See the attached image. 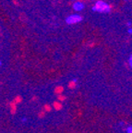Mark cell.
Listing matches in <instances>:
<instances>
[{"label": "cell", "instance_id": "obj_3", "mask_svg": "<svg viewBox=\"0 0 132 133\" xmlns=\"http://www.w3.org/2000/svg\"><path fill=\"white\" fill-rule=\"evenodd\" d=\"M84 4H83L82 2H80V1H78V2H75L74 4H73V8H74V10L76 11H81L84 8Z\"/></svg>", "mask_w": 132, "mask_h": 133}, {"label": "cell", "instance_id": "obj_9", "mask_svg": "<svg viewBox=\"0 0 132 133\" xmlns=\"http://www.w3.org/2000/svg\"><path fill=\"white\" fill-rule=\"evenodd\" d=\"M71 1H76V0H71Z\"/></svg>", "mask_w": 132, "mask_h": 133}, {"label": "cell", "instance_id": "obj_5", "mask_svg": "<svg viewBox=\"0 0 132 133\" xmlns=\"http://www.w3.org/2000/svg\"><path fill=\"white\" fill-rule=\"evenodd\" d=\"M128 65H129V66H132V56H129V57H128Z\"/></svg>", "mask_w": 132, "mask_h": 133}, {"label": "cell", "instance_id": "obj_10", "mask_svg": "<svg viewBox=\"0 0 132 133\" xmlns=\"http://www.w3.org/2000/svg\"><path fill=\"white\" fill-rule=\"evenodd\" d=\"M124 1H128V0H124Z\"/></svg>", "mask_w": 132, "mask_h": 133}, {"label": "cell", "instance_id": "obj_4", "mask_svg": "<svg viewBox=\"0 0 132 133\" xmlns=\"http://www.w3.org/2000/svg\"><path fill=\"white\" fill-rule=\"evenodd\" d=\"M127 133H132V127L131 126H129L128 128H127Z\"/></svg>", "mask_w": 132, "mask_h": 133}, {"label": "cell", "instance_id": "obj_2", "mask_svg": "<svg viewBox=\"0 0 132 133\" xmlns=\"http://www.w3.org/2000/svg\"><path fill=\"white\" fill-rule=\"evenodd\" d=\"M82 21V17L78 14H73L70 15L66 19V22L68 24H75V23H78Z\"/></svg>", "mask_w": 132, "mask_h": 133}, {"label": "cell", "instance_id": "obj_8", "mask_svg": "<svg viewBox=\"0 0 132 133\" xmlns=\"http://www.w3.org/2000/svg\"><path fill=\"white\" fill-rule=\"evenodd\" d=\"M1 65H2V62H1V61H0V66H1Z\"/></svg>", "mask_w": 132, "mask_h": 133}, {"label": "cell", "instance_id": "obj_1", "mask_svg": "<svg viewBox=\"0 0 132 133\" xmlns=\"http://www.w3.org/2000/svg\"><path fill=\"white\" fill-rule=\"evenodd\" d=\"M93 11L100 13H108L111 11V6L106 2H104V1L99 0V1L95 3L94 6L93 8Z\"/></svg>", "mask_w": 132, "mask_h": 133}, {"label": "cell", "instance_id": "obj_6", "mask_svg": "<svg viewBox=\"0 0 132 133\" xmlns=\"http://www.w3.org/2000/svg\"><path fill=\"white\" fill-rule=\"evenodd\" d=\"M131 32H132V31H131V28H129V29H128V33H129V34H131Z\"/></svg>", "mask_w": 132, "mask_h": 133}, {"label": "cell", "instance_id": "obj_7", "mask_svg": "<svg viewBox=\"0 0 132 133\" xmlns=\"http://www.w3.org/2000/svg\"><path fill=\"white\" fill-rule=\"evenodd\" d=\"M73 82H76V81H77V79H73Z\"/></svg>", "mask_w": 132, "mask_h": 133}]
</instances>
